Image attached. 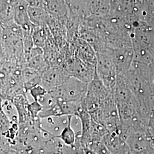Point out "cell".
<instances>
[{"label":"cell","instance_id":"cell-4","mask_svg":"<svg viewBox=\"0 0 154 154\" xmlns=\"http://www.w3.org/2000/svg\"><path fill=\"white\" fill-rule=\"evenodd\" d=\"M97 58V74L106 88L111 92L117 81L118 73L116 66L102 53L99 52Z\"/></svg>","mask_w":154,"mask_h":154},{"label":"cell","instance_id":"cell-2","mask_svg":"<svg viewBox=\"0 0 154 154\" xmlns=\"http://www.w3.org/2000/svg\"><path fill=\"white\" fill-rule=\"evenodd\" d=\"M88 86V83L70 77L60 86L48 92L55 102L81 103L87 91Z\"/></svg>","mask_w":154,"mask_h":154},{"label":"cell","instance_id":"cell-15","mask_svg":"<svg viewBox=\"0 0 154 154\" xmlns=\"http://www.w3.org/2000/svg\"><path fill=\"white\" fill-rule=\"evenodd\" d=\"M83 154H97L93 149L88 147L83 148Z\"/></svg>","mask_w":154,"mask_h":154},{"label":"cell","instance_id":"cell-11","mask_svg":"<svg viewBox=\"0 0 154 154\" xmlns=\"http://www.w3.org/2000/svg\"><path fill=\"white\" fill-rule=\"evenodd\" d=\"M43 109V106L38 101L33 100L28 105V111L32 121L39 118V115Z\"/></svg>","mask_w":154,"mask_h":154},{"label":"cell","instance_id":"cell-9","mask_svg":"<svg viewBox=\"0 0 154 154\" xmlns=\"http://www.w3.org/2000/svg\"><path fill=\"white\" fill-rule=\"evenodd\" d=\"M43 3L48 8V11L52 14H61V11H62L61 8H63L61 0H44Z\"/></svg>","mask_w":154,"mask_h":154},{"label":"cell","instance_id":"cell-1","mask_svg":"<svg viewBox=\"0 0 154 154\" xmlns=\"http://www.w3.org/2000/svg\"><path fill=\"white\" fill-rule=\"evenodd\" d=\"M90 114L94 121L103 126L109 132H116L121 135V120L111 93L99 108Z\"/></svg>","mask_w":154,"mask_h":154},{"label":"cell","instance_id":"cell-13","mask_svg":"<svg viewBox=\"0 0 154 154\" xmlns=\"http://www.w3.org/2000/svg\"><path fill=\"white\" fill-rule=\"evenodd\" d=\"M97 154H111L102 141L94 143L89 147Z\"/></svg>","mask_w":154,"mask_h":154},{"label":"cell","instance_id":"cell-8","mask_svg":"<svg viewBox=\"0 0 154 154\" xmlns=\"http://www.w3.org/2000/svg\"><path fill=\"white\" fill-rule=\"evenodd\" d=\"M28 13L32 21L35 23H42L46 19V16L45 11L38 7L29 8Z\"/></svg>","mask_w":154,"mask_h":154},{"label":"cell","instance_id":"cell-3","mask_svg":"<svg viewBox=\"0 0 154 154\" xmlns=\"http://www.w3.org/2000/svg\"><path fill=\"white\" fill-rule=\"evenodd\" d=\"M111 94V91L99 79L97 72L93 80L88 83L87 91L81 106L83 110L91 114L95 111Z\"/></svg>","mask_w":154,"mask_h":154},{"label":"cell","instance_id":"cell-12","mask_svg":"<svg viewBox=\"0 0 154 154\" xmlns=\"http://www.w3.org/2000/svg\"><path fill=\"white\" fill-rule=\"evenodd\" d=\"M29 92L30 93V94L33 98L34 100L35 101H38L39 99L48 93V91L41 85H38L33 88L30 89Z\"/></svg>","mask_w":154,"mask_h":154},{"label":"cell","instance_id":"cell-6","mask_svg":"<svg viewBox=\"0 0 154 154\" xmlns=\"http://www.w3.org/2000/svg\"><path fill=\"white\" fill-rule=\"evenodd\" d=\"M102 142L111 154H128L130 151L126 142L116 132H108Z\"/></svg>","mask_w":154,"mask_h":154},{"label":"cell","instance_id":"cell-5","mask_svg":"<svg viewBox=\"0 0 154 154\" xmlns=\"http://www.w3.org/2000/svg\"><path fill=\"white\" fill-rule=\"evenodd\" d=\"M70 77L63 68L58 66H50L41 74V85L49 91L60 86Z\"/></svg>","mask_w":154,"mask_h":154},{"label":"cell","instance_id":"cell-16","mask_svg":"<svg viewBox=\"0 0 154 154\" xmlns=\"http://www.w3.org/2000/svg\"><path fill=\"white\" fill-rule=\"evenodd\" d=\"M128 154H134V153H132V152H131L130 151H129V152H128Z\"/></svg>","mask_w":154,"mask_h":154},{"label":"cell","instance_id":"cell-10","mask_svg":"<svg viewBox=\"0 0 154 154\" xmlns=\"http://www.w3.org/2000/svg\"><path fill=\"white\" fill-rule=\"evenodd\" d=\"M68 4L73 11L77 12L85 13V8L88 7L90 9V0H68Z\"/></svg>","mask_w":154,"mask_h":154},{"label":"cell","instance_id":"cell-14","mask_svg":"<svg viewBox=\"0 0 154 154\" xmlns=\"http://www.w3.org/2000/svg\"><path fill=\"white\" fill-rule=\"evenodd\" d=\"M28 2L33 6V7H38L39 5L43 2L44 0H27Z\"/></svg>","mask_w":154,"mask_h":154},{"label":"cell","instance_id":"cell-7","mask_svg":"<svg viewBox=\"0 0 154 154\" xmlns=\"http://www.w3.org/2000/svg\"><path fill=\"white\" fill-rule=\"evenodd\" d=\"M69 122L67 125L63 128L61 133L55 136L56 138L60 139L62 143L67 146L73 147L77 141V133L75 132L72 126V119L73 116H68Z\"/></svg>","mask_w":154,"mask_h":154}]
</instances>
